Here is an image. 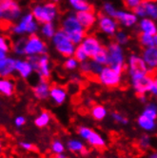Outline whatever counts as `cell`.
Masks as SVG:
<instances>
[{"instance_id":"cell-1","label":"cell","mask_w":157,"mask_h":158,"mask_svg":"<svg viewBox=\"0 0 157 158\" xmlns=\"http://www.w3.org/2000/svg\"><path fill=\"white\" fill-rule=\"evenodd\" d=\"M108 67L111 68L117 73L122 74L125 71L124 56H123L122 49L117 43H110L108 49Z\"/></svg>"},{"instance_id":"cell-2","label":"cell","mask_w":157,"mask_h":158,"mask_svg":"<svg viewBox=\"0 0 157 158\" xmlns=\"http://www.w3.org/2000/svg\"><path fill=\"white\" fill-rule=\"evenodd\" d=\"M155 80V70H150L147 74L131 76V84L137 95L150 93L151 87Z\"/></svg>"},{"instance_id":"cell-3","label":"cell","mask_w":157,"mask_h":158,"mask_svg":"<svg viewBox=\"0 0 157 158\" xmlns=\"http://www.w3.org/2000/svg\"><path fill=\"white\" fill-rule=\"evenodd\" d=\"M77 132H78V135H79L83 140H86L88 144L93 147V148L103 149L106 147L107 142L105 138L100 133L92 130L91 128L81 126L78 128Z\"/></svg>"},{"instance_id":"cell-4","label":"cell","mask_w":157,"mask_h":158,"mask_svg":"<svg viewBox=\"0 0 157 158\" xmlns=\"http://www.w3.org/2000/svg\"><path fill=\"white\" fill-rule=\"evenodd\" d=\"M53 42L56 45L57 51L65 57H71L74 52V44L70 40L63 30H59L54 35Z\"/></svg>"},{"instance_id":"cell-5","label":"cell","mask_w":157,"mask_h":158,"mask_svg":"<svg viewBox=\"0 0 157 158\" xmlns=\"http://www.w3.org/2000/svg\"><path fill=\"white\" fill-rule=\"evenodd\" d=\"M57 7L54 3H48L44 6H36L32 10V16L40 23H50L56 15Z\"/></svg>"},{"instance_id":"cell-6","label":"cell","mask_w":157,"mask_h":158,"mask_svg":"<svg viewBox=\"0 0 157 158\" xmlns=\"http://www.w3.org/2000/svg\"><path fill=\"white\" fill-rule=\"evenodd\" d=\"M98 81L107 88H116L121 83V74L109 67H105L97 76Z\"/></svg>"},{"instance_id":"cell-7","label":"cell","mask_w":157,"mask_h":158,"mask_svg":"<svg viewBox=\"0 0 157 158\" xmlns=\"http://www.w3.org/2000/svg\"><path fill=\"white\" fill-rule=\"evenodd\" d=\"M129 72L130 76L147 74L150 72L148 66L144 62L143 58L136 55H131L129 60Z\"/></svg>"},{"instance_id":"cell-8","label":"cell","mask_w":157,"mask_h":158,"mask_svg":"<svg viewBox=\"0 0 157 158\" xmlns=\"http://www.w3.org/2000/svg\"><path fill=\"white\" fill-rule=\"evenodd\" d=\"M47 48L36 35H31L27 40V44L25 47V53L30 55H35L37 53H46Z\"/></svg>"},{"instance_id":"cell-9","label":"cell","mask_w":157,"mask_h":158,"mask_svg":"<svg viewBox=\"0 0 157 158\" xmlns=\"http://www.w3.org/2000/svg\"><path fill=\"white\" fill-rule=\"evenodd\" d=\"M49 97L52 100V102L56 105H62L68 97L66 89L62 86L53 85L50 88V94Z\"/></svg>"},{"instance_id":"cell-10","label":"cell","mask_w":157,"mask_h":158,"mask_svg":"<svg viewBox=\"0 0 157 158\" xmlns=\"http://www.w3.org/2000/svg\"><path fill=\"white\" fill-rule=\"evenodd\" d=\"M81 46L88 57L93 58V55L100 49L101 45L94 36H87L83 41V43L81 44Z\"/></svg>"},{"instance_id":"cell-11","label":"cell","mask_w":157,"mask_h":158,"mask_svg":"<svg viewBox=\"0 0 157 158\" xmlns=\"http://www.w3.org/2000/svg\"><path fill=\"white\" fill-rule=\"evenodd\" d=\"M37 29L36 24L33 22V16L32 15H27L25 17H23V19L21 20V22L19 23V25H17L16 27H14V31L17 33H22V32H35Z\"/></svg>"},{"instance_id":"cell-12","label":"cell","mask_w":157,"mask_h":158,"mask_svg":"<svg viewBox=\"0 0 157 158\" xmlns=\"http://www.w3.org/2000/svg\"><path fill=\"white\" fill-rule=\"evenodd\" d=\"M76 19L79 22L80 25L84 30L91 29L94 22L95 16L93 14V10H83V12H78L76 14Z\"/></svg>"},{"instance_id":"cell-13","label":"cell","mask_w":157,"mask_h":158,"mask_svg":"<svg viewBox=\"0 0 157 158\" xmlns=\"http://www.w3.org/2000/svg\"><path fill=\"white\" fill-rule=\"evenodd\" d=\"M50 88H51V86H50L48 80L40 79L39 82L33 87L32 93L38 100H45L49 97Z\"/></svg>"},{"instance_id":"cell-14","label":"cell","mask_w":157,"mask_h":158,"mask_svg":"<svg viewBox=\"0 0 157 158\" xmlns=\"http://www.w3.org/2000/svg\"><path fill=\"white\" fill-rule=\"evenodd\" d=\"M99 18V27L103 31L109 35H114L116 31V23L108 16H105L102 13L98 14Z\"/></svg>"},{"instance_id":"cell-15","label":"cell","mask_w":157,"mask_h":158,"mask_svg":"<svg viewBox=\"0 0 157 158\" xmlns=\"http://www.w3.org/2000/svg\"><path fill=\"white\" fill-rule=\"evenodd\" d=\"M62 30L66 33H72L76 31H85L79 22L77 21L75 16H68L62 23Z\"/></svg>"},{"instance_id":"cell-16","label":"cell","mask_w":157,"mask_h":158,"mask_svg":"<svg viewBox=\"0 0 157 158\" xmlns=\"http://www.w3.org/2000/svg\"><path fill=\"white\" fill-rule=\"evenodd\" d=\"M39 76L40 79H44V80H48L51 76V70H50V65H49V58L47 55H43L39 57V62L37 69L35 71Z\"/></svg>"},{"instance_id":"cell-17","label":"cell","mask_w":157,"mask_h":158,"mask_svg":"<svg viewBox=\"0 0 157 158\" xmlns=\"http://www.w3.org/2000/svg\"><path fill=\"white\" fill-rule=\"evenodd\" d=\"M143 60L150 70H155L157 66V50L156 47H149L143 53Z\"/></svg>"},{"instance_id":"cell-18","label":"cell","mask_w":157,"mask_h":158,"mask_svg":"<svg viewBox=\"0 0 157 158\" xmlns=\"http://www.w3.org/2000/svg\"><path fill=\"white\" fill-rule=\"evenodd\" d=\"M14 83L8 77L0 78V94L5 96H12L14 93Z\"/></svg>"},{"instance_id":"cell-19","label":"cell","mask_w":157,"mask_h":158,"mask_svg":"<svg viewBox=\"0 0 157 158\" xmlns=\"http://www.w3.org/2000/svg\"><path fill=\"white\" fill-rule=\"evenodd\" d=\"M67 149L74 153H81L83 155L89 152L88 149L85 147L83 142L79 139H70L67 142Z\"/></svg>"},{"instance_id":"cell-20","label":"cell","mask_w":157,"mask_h":158,"mask_svg":"<svg viewBox=\"0 0 157 158\" xmlns=\"http://www.w3.org/2000/svg\"><path fill=\"white\" fill-rule=\"evenodd\" d=\"M14 70L16 72H18L20 76L23 78H28L33 72L32 67L29 61H21V60L15 61Z\"/></svg>"},{"instance_id":"cell-21","label":"cell","mask_w":157,"mask_h":158,"mask_svg":"<svg viewBox=\"0 0 157 158\" xmlns=\"http://www.w3.org/2000/svg\"><path fill=\"white\" fill-rule=\"evenodd\" d=\"M20 12H21V10H20L19 6L14 1H12L2 13H3V16L5 17V19L13 20L19 16Z\"/></svg>"},{"instance_id":"cell-22","label":"cell","mask_w":157,"mask_h":158,"mask_svg":"<svg viewBox=\"0 0 157 158\" xmlns=\"http://www.w3.org/2000/svg\"><path fill=\"white\" fill-rule=\"evenodd\" d=\"M137 124L146 132H152L156 130V120H151L147 117L143 116L142 114L137 119Z\"/></svg>"},{"instance_id":"cell-23","label":"cell","mask_w":157,"mask_h":158,"mask_svg":"<svg viewBox=\"0 0 157 158\" xmlns=\"http://www.w3.org/2000/svg\"><path fill=\"white\" fill-rule=\"evenodd\" d=\"M115 18L118 19L121 23L124 24L125 26H131L134 23H136V21H137V18L134 15L124 13V12H116Z\"/></svg>"},{"instance_id":"cell-24","label":"cell","mask_w":157,"mask_h":158,"mask_svg":"<svg viewBox=\"0 0 157 158\" xmlns=\"http://www.w3.org/2000/svg\"><path fill=\"white\" fill-rule=\"evenodd\" d=\"M108 114V110L107 109L103 106V105H94L92 107L91 109V115L93 116V119L97 120V121H102L106 118Z\"/></svg>"},{"instance_id":"cell-25","label":"cell","mask_w":157,"mask_h":158,"mask_svg":"<svg viewBox=\"0 0 157 158\" xmlns=\"http://www.w3.org/2000/svg\"><path fill=\"white\" fill-rule=\"evenodd\" d=\"M15 61L13 58H6L5 63L3 66L0 68V76L1 77H9L12 74L15 70H14V66H15Z\"/></svg>"},{"instance_id":"cell-26","label":"cell","mask_w":157,"mask_h":158,"mask_svg":"<svg viewBox=\"0 0 157 158\" xmlns=\"http://www.w3.org/2000/svg\"><path fill=\"white\" fill-rule=\"evenodd\" d=\"M51 120H52L51 114L47 110H44L36 116V118L35 119V124L38 128H45L51 123Z\"/></svg>"},{"instance_id":"cell-27","label":"cell","mask_w":157,"mask_h":158,"mask_svg":"<svg viewBox=\"0 0 157 158\" xmlns=\"http://www.w3.org/2000/svg\"><path fill=\"white\" fill-rule=\"evenodd\" d=\"M140 27L143 31V32L148 33L151 35H156V26L154 24V22L151 19H143L141 21Z\"/></svg>"},{"instance_id":"cell-28","label":"cell","mask_w":157,"mask_h":158,"mask_svg":"<svg viewBox=\"0 0 157 158\" xmlns=\"http://www.w3.org/2000/svg\"><path fill=\"white\" fill-rule=\"evenodd\" d=\"M93 61L100 65H107L108 61V49L104 46H101L97 52L93 55Z\"/></svg>"},{"instance_id":"cell-29","label":"cell","mask_w":157,"mask_h":158,"mask_svg":"<svg viewBox=\"0 0 157 158\" xmlns=\"http://www.w3.org/2000/svg\"><path fill=\"white\" fill-rule=\"evenodd\" d=\"M138 37H139L140 42L143 45H145V46H148V47H155L156 46V42H157L156 35H148V33L141 32V33H139Z\"/></svg>"},{"instance_id":"cell-30","label":"cell","mask_w":157,"mask_h":158,"mask_svg":"<svg viewBox=\"0 0 157 158\" xmlns=\"http://www.w3.org/2000/svg\"><path fill=\"white\" fill-rule=\"evenodd\" d=\"M142 115L151 120H156L157 118V107L154 103H150L143 110Z\"/></svg>"},{"instance_id":"cell-31","label":"cell","mask_w":157,"mask_h":158,"mask_svg":"<svg viewBox=\"0 0 157 158\" xmlns=\"http://www.w3.org/2000/svg\"><path fill=\"white\" fill-rule=\"evenodd\" d=\"M70 3L74 9L78 10L79 12H83V10H94L93 7L87 3L85 0H70Z\"/></svg>"},{"instance_id":"cell-32","label":"cell","mask_w":157,"mask_h":158,"mask_svg":"<svg viewBox=\"0 0 157 158\" xmlns=\"http://www.w3.org/2000/svg\"><path fill=\"white\" fill-rule=\"evenodd\" d=\"M51 150L54 154H58V153H62L65 152L66 147L64 145V143L59 140V139H55L52 142L51 144Z\"/></svg>"},{"instance_id":"cell-33","label":"cell","mask_w":157,"mask_h":158,"mask_svg":"<svg viewBox=\"0 0 157 158\" xmlns=\"http://www.w3.org/2000/svg\"><path fill=\"white\" fill-rule=\"evenodd\" d=\"M138 144L142 150H148L151 146V137L148 134H144L139 138Z\"/></svg>"},{"instance_id":"cell-34","label":"cell","mask_w":157,"mask_h":158,"mask_svg":"<svg viewBox=\"0 0 157 158\" xmlns=\"http://www.w3.org/2000/svg\"><path fill=\"white\" fill-rule=\"evenodd\" d=\"M67 35H68V37L73 44H78V43H80L81 40L85 37L86 32H85V31H76V32H72V33H67Z\"/></svg>"},{"instance_id":"cell-35","label":"cell","mask_w":157,"mask_h":158,"mask_svg":"<svg viewBox=\"0 0 157 158\" xmlns=\"http://www.w3.org/2000/svg\"><path fill=\"white\" fill-rule=\"evenodd\" d=\"M27 44V38H20L16 41V43L14 45V50L18 54L25 53V47Z\"/></svg>"},{"instance_id":"cell-36","label":"cell","mask_w":157,"mask_h":158,"mask_svg":"<svg viewBox=\"0 0 157 158\" xmlns=\"http://www.w3.org/2000/svg\"><path fill=\"white\" fill-rule=\"evenodd\" d=\"M73 54H74V57L73 58L77 62H84V61H86V59L88 57V56L86 55V53H85V52H84V50H83L81 45H79V46L77 47V49L74 50Z\"/></svg>"},{"instance_id":"cell-37","label":"cell","mask_w":157,"mask_h":158,"mask_svg":"<svg viewBox=\"0 0 157 158\" xmlns=\"http://www.w3.org/2000/svg\"><path fill=\"white\" fill-rule=\"evenodd\" d=\"M133 13L135 14L136 15H139V16H145L147 15L146 13V2L145 1H141L137 6H135L133 9Z\"/></svg>"},{"instance_id":"cell-38","label":"cell","mask_w":157,"mask_h":158,"mask_svg":"<svg viewBox=\"0 0 157 158\" xmlns=\"http://www.w3.org/2000/svg\"><path fill=\"white\" fill-rule=\"evenodd\" d=\"M146 13H147V15H151V17L156 18L157 16L156 5L153 4V2H146Z\"/></svg>"},{"instance_id":"cell-39","label":"cell","mask_w":157,"mask_h":158,"mask_svg":"<svg viewBox=\"0 0 157 158\" xmlns=\"http://www.w3.org/2000/svg\"><path fill=\"white\" fill-rule=\"evenodd\" d=\"M42 32L47 37H52L54 35V27H53V25L51 23V22H50V23H46L42 28Z\"/></svg>"},{"instance_id":"cell-40","label":"cell","mask_w":157,"mask_h":158,"mask_svg":"<svg viewBox=\"0 0 157 158\" xmlns=\"http://www.w3.org/2000/svg\"><path fill=\"white\" fill-rule=\"evenodd\" d=\"M111 118L115 122L121 124V125H128V123H129L128 118H126L124 115L119 114V112H113V114H111Z\"/></svg>"},{"instance_id":"cell-41","label":"cell","mask_w":157,"mask_h":158,"mask_svg":"<svg viewBox=\"0 0 157 158\" xmlns=\"http://www.w3.org/2000/svg\"><path fill=\"white\" fill-rule=\"evenodd\" d=\"M77 66H78V62L72 57H70L64 64V67L67 70H74L77 68Z\"/></svg>"},{"instance_id":"cell-42","label":"cell","mask_w":157,"mask_h":158,"mask_svg":"<svg viewBox=\"0 0 157 158\" xmlns=\"http://www.w3.org/2000/svg\"><path fill=\"white\" fill-rule=\"evenodd\" d=\"M104 10L105 12L108 15L111 16V17H114L115 18V15H116V10L114 8V6L109 4V3H106L105 6H104Z\"/></svg>"},{"instance_id":"cell-43","label":"cell","mask_w":157,"mask_h":158,"mask_svg":"<svg viewBox=\"0 0 157 158\" xmlns=\"http://www.w3.org/2000/svg\"><path fill=\"white\" fill-rule=\"evenodd\" d=\"M19 146H20V148L21 149H23L25 151H33L35 150V146H33L31 142H27V141H21L19 143Z\"/></svg>"},{"instance_id":"cell-44","label":"cell","mask_w":157,"mask_h":158,"mask_svg":"<svg viewBox=\"0 0 157 158\" xmlns=\"http://www.w3.org/2000/svg\"><path fill=\"white\" fill-rule=\"evenodd\" d=\"M26 124V117L23 116V115H18L16 116V118L14 119V125L17 127V128H21L23 127Z\"/></svg>"},{"instance_id":"cell-45","label":"cell","mask_w":157,"mask_h":158,"mask_svg":"<svg viewBox=\"0 0 157 158\" xmlns=\"http://www.w3.org/2000/svg\"><path fill=\"white\" fill-rule=\"evenodd\" d=\"M115 38H116V41L118 43H120V44H126L128 42V40H129L128 36L125 35L124 32H122V31H120V32L117 33Z\"/></svg>"},{"instance_id":"cell-46","label":"cell","mask_w":157,"mask_h":158,"mask_svg":"<svg viewBox=\"0 0 157 158\" xmlns=\"http://www.w3.org/2000/svg\"><path fill=\"white\" fill-rule=\"evenodd\" d=\"M141 2V0H125V5L128 9H133Z\"/></svg>"},{"instance_id":"cell-47","label":"cell","mask_w":157,"mask_h":158,"mask_svg":"<svg viewBox=\"0 0 157 158\" xmlns=\"http://www.w3.org/2000/svg\"><path fill=\"white\" fill-rule=\"evenodd\" d=\"M12 27V22L7 19H2L0 20V29L1 30H9Z\"/></svg>"},{"instance_id":"cell-48","label":"cell","mask_w":157,"mask_h":158,"mask_svg":"<svg viewBox=\"0 0 157 158\" xmlns=\"http://www.w3.org/2000/svg\"><path fill=\"white\" fill-rule=\"evenodd\" d=\"M9 45L7 44L6 40L3 38V37H0V49L2 51H4L5 52H7L9 51Z\"/></svg>"},{"instance_id":"cell-49","label":"cell","mask_w":157,"mask_h":158,"mask_svg":"<svg viewBox=\"0 0 157 158\" xmlns=\"http://www.w3.org/2000/svg\"><path fill=\"white\" fill-rule=\"evenodd\" d=\"M12 1H14V0H0V10L3 12Z\"/></svg>"},{"instance_id":"cell-50","label":"cell","mask_w":157,"mask_h":158,"mask_svg":"<svg viewBox=\"0 0 157 158\" xmlns=\"http://www.w3.org/2000/svg\"><path fill=\"white\" fill-rule=\"evenodd\" d=\"M150 93L152 94V95H156L157 94V81L155 80L153 82V84L151 85V89H150Z\"/></svg>"},{"instance_id":"cell-51","label":"cell","mask_w":157,"mask_h":158,"mask_svg":"<svg viewBox=\"0 0 157 158\" xmlns=\"http://www.w3.org/2000/svg\"><path fill=\"white\" fill-rule=\"evenodd\" d=\"M138 98H139L141 103H146V102H147V96H146V94L138 95Z\"/></svg>"},{"instance_id":"cell-52","label":"cell","mask_w":157,"mask_h":158,"mask_svg":"<svg viewBox=\"0 0 157 158\" xmlns=\"http://www.w3.org/2000/svg\"><path fill=\"white\" fill-rule=\"evenodd\" d=\"M54 158H68V156H67V155L65 154V152H62V153L55 154Z\"/></svg>"},{"instance_id":"cell-53","label":"cell","mask_w":157,"mask_h":158,"mask_svg":"<svg viewBox=\"0 0 157 158\" xmlns=\"http://www.w3.org/2000/svg\"><path fill=\"white\" fill-rule=\"evenodd\" d=\"M148 158H157V153L154 152H151L150 155H149V157Z\"/></svg>"},{"instance_id":"cell-54","label":"cell","mask_w":157,"mask_h":158,"mask_svg":"<svg viewBox=\"0 0 157 158\" xmlns=\"http://www.w3.org/2000/svg\"><path fill=\"white\" fill-rule=\"evenodd\" d=\"M2 151H3V148H2V143H1V140H0V155L2 153Z\"/></svg>"},{"instance_id":"cell-55","label":"cell","mask_w":157,"mask_h":158,"mask_svg":"<svg viewBox=\"0 0 157 158\" xmlns=\"http://www.w3.org/2000/svg\"><path fill=\"white\" fill-rule=\"evenodd\" d=\"M141 1H145V2H155L156 0H141Z\"/></svg>"},{"instance_id":"cell-56","label":"cell","mask_w":157,"mask_h":158,"mask_svg":"<svg viewBox=\"0 0 157 158\" xmlns=\"http://www.w3.org/2000/svg\"><path fill=\"white\" fill-rule=\"evenodd\" d=\"M2 16H3V13H2V10H0V18H1Z\"/></svg>"},{"instance_id":"cell-57","label":"cell","mask_w":157,"mask_h":158,"mask_svg":"<svg viewBox=\"0 0 157 158\" xmlns=\"http://www.w3.org/2000/svg\"><path fill=\"white\" fill-rule=\"evenodd\" d=\"M52 1H54V2H57V1H58V0H52Z\"/></svg>"},{"instance_id":"cell-58","label":"cell","mask_w":157,"mask_h":158,"mask_svg":"<svg viewBox=\"0 0 157 158\" xmlns=\"http://www.w3.org/2000/svg\"><path fill=\"white\" fill-rule=\"evenodd\" d=\"M100 158H104V157H100Z\"/></svg>"}]
</instances>
